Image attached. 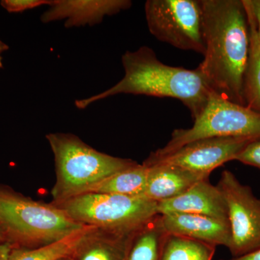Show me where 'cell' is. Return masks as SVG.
Masks as SVG:
<instances>
[{
	"mask_svg": "<svg viewBox=\"0 0 260 260\" xmlns=\"http://www.w3.org/2000/svg\"><path fill=\"white\" fill-rule=\"evenodd\" d=\"M205 44L197 70L214 93L246 107L244 76L250 37L242 0H200Z\"/></svg>",
	"mask_w": 260,
	"mask_h": 260,
	"instance_id": "1",
	"label": "cell"
},
{
	"mask_svg": "<svg viewBox=\"0 0 260 260\" xmlns=\"http://www.w3.org/2000/svg\"><path fill=\"white\" fill-rule=\"evenodd\" d=\"M3 51L0 49V69L3 68V56H2V54H3Z\"/></svg>",
	"mask_w": 260,
	"mask_h": 260,
	"instance_id": "26",
	"label": "cell"
},
{
	"mask_svg": "<svg viewBox=\"0 0 260 260\" xmlns=\"http://www.w3.org/2000/svg\"><path fill=\"white\" fill-rule=\"evenodd\" d=\"M217 186L226 204L232 232L229 249L233 256L238 257L259 249L260 199L229 170L222 172Z\"/></svg>",
	"mask_w": 260,
	"mask_h": 260,
	"instance_id": "8",
	"label": "cell"
},
{
	"mask_svg": "<svg viewBox=\"0 0 260 260\" xmlns=\"http://www.w3.org/2000/svg\"><path fill=\"white\" fill-rule=\"evenodd\" d=\"M13 246L9 244L0 233V260H7L10 252L13 250Z\"/></svg>",
	"mask_w": 260,
	"mask_h": 260,
	"instance_id": "23",
	"label": "cell"
},
{
	"mask_svg": "<svg viewBox=\"0 0 260 260\" xmlns=\"http://www.w3.org/2000/svg\"><path fill=\"white\" fill-rule=\"evenodd\" d=\"M52 203L78 223L121 234H133L159 215L158 203L145 197L85 193Z\"/></svg>",
	"mask_w": 260,
	"mask_h": 260,
	"instance_id": "5",
	"label": "cell"
},
{
	"mask_svg": "<svg viewBox=\"0 0 260 260\" xmlns=\"http://www.w3.org/2000/svg\"><path fill=\"white\" fill-rule=\"evenodd\" d=\"M51 3V0H2L0 5L8 13H16L44 5L49 6Z\"/></svg>",
	"mask_w": 260,
	"mask_h": 260,
	"instance_id": "20",
	"label": "cell"
},
{
	"mask_svg": "<svg viewBox=\"0 0 260 260\" xmlns=\"http://www.w3.org/2000/svg\"><path fill=\"white\" fill-rule=\"evenodd\" d=\"M159 215L191 213L229 220L227 207L218 186L208 179L198 181L177 198L158 203Z\"/></svg>",
	"mask_w": 260,
	"mask_h": 260,
	"instance_id": "12",
	"label": "cell"
},
{
	"mask_svg": "<svg viewBox=\"0 0 260 260\" xmlns=\"http://www.w3.org/2000/svg\"><path fill=\"white\" fill-rule=\"evenodd\" d=\"M57 260H73V259H72V258L70 257V256H64V257L60 258V259H59Z\"/></svg>",
	"mask_w": 260,
	"mask_h": 260,
	"instance_id": "27",
	"label": "cell"
},
{
	"mask_svg": "<svg viewBox=\"0 0 260 260\" xmlns=\"http://www.w3.org/2000/svg\"><path fill=\"white\" fill-rule=\"evenodd\" d=\"M145 13L149 31L158 40L204 55L200 0H148Z\"/></svg>",
	"mask_w": 260,
	"mask_h": 260,
	"instance_id": "7",
	"label": "cell"
},
{
	"mask_svg": "<svg viewBox=\"0 0 260 260\" xmlns=\"http://www.w3.org/2000/svg\"><path fill=\"white\" fill-rule=\"evenodd\" d=\"M46 138L55 161L52 203L83 194L106 178L137 164L130 159L116 158L98 151L76 135L50 133Z\"/></svg>",
	"mask_w": 260,
	"mask_h": 260,
	"instance_id": "4",
	"label": "cell"
},
{
	"mask_svg": "<svg viewBox=\"0 0 260 260\" xmlns=\"http://www.w3.org/2000/svg\"><path fill=\"white\" fill-rule=\"evenodd\" d=\"M260 140V113L230 102L211 91L205 109L189 129L174 130L167 144L148 159L161 158L188 143L205 138Z\"/></svg>",
	"mask_w": 260,
	"mask_h": 260,
	"instance_id": "6",
	"label": "cell"
},
{
	"mask_svg": "<svg viewBox=\"0 0 260 260\" xmlns=\"http://www.w3.org/2000/svg\"><path fill=\"white\" fill-rule=\"evenodd\" d=\"M148 166L136 164L106 178L85 193L143 197L148 180Z\"/></svg>",
	"mask_w": 260,
	"mask_h": 260,
	"instance_id": "15",
	"label": "cell"
},
{
	"mask_svg": "<svg viewBox=\"0 0 260 260\" xmlns=\"http://www.w3.org/2000/svg\"><path fill=\"white\" fill-rule=\"evenodd\" d=\"M215 247L195 239L167 234L160 260H212Z\"/></svg>",
	"mask_w": 260,
	"mask_h": 260,
	"instance_id": "19",
	"label": "cell"
},
{
	"mask_svg": "<svg viewBox=\"0 0 260 260\" xmlns=\"http://www.w3.org/2000/svg\"><path fill=\"white\" fill-rule=\"evenodd\" d=\"M85 226L53 203L36 201L0 184V233L13 248L49 245Z\"/></svg>",
	"mask_w": 260,
	"mask_h": 260,
	"instance_id": "3",
	"label": "cell"
},
{
	"mask_svg": "<svg viewBox=\"0 0 260 260\" xmlns=\"http://www.w3.org/2000/svg\"><path fill=\"white\" fill-rule=\"evenodd\" d=\"M93 228L86 225L62 240L42 247L13 248L7 260H57L70 256Z\"/></svg>",
	"mask_w": 260,
	"mask_h": 260,
	"instance_id": "18",
	"label": "cell"
},
{
	"mask_svg": "<svg viewBox=\"0 0 260 260\" xmlns=\"http://www.w3.org/2000/svg\"><path fill=\"white\" fill-rule=\"evenodd\" d=\"M242 1L247 14L250 37L249 59L244 76V100L246 107L260 113V42L252 11L247 0Z\"/></svg>",
	"mask_w": 260,
	"mask_h": 260,
	"instance_id": "17",
	"label": "cell"
},
{
	"mask_svg": "<svg viewBox=\"0 0 260 260\" xmlns=\"http://www.w3.org/2000/svg\"><path fill=\"white\" fill-rule=\"evenodd\" d=\"M146 166L149 169L148 180L143 197L157 203L177 198L198 181L208 179L210 176L169 164Z\"/></svg>",
	"mask_w": 260,
	"mask_h": 260,
	"instance_id": "13",
	"label": "cell"
},
{
	"mask_svg": "<svg viewBox=\"0 0 260 260\" xmlns=\"http://www.w3.org/2000/svg\"><path fill=\"white\" fill-rule=\"evenodd\" d=\"M0 49L4 52V51L9 49V47L5 43L3 42V41L0 40Z\"/></svg>",
	"mask_w": 260,
	"mask_h": 260,
	"instance_id": "25",
	"label": "cell"
},
{
	"mask_svg": "<svg viewBox=\"0 0 260 260\" xmlns=\"http://www.w3.org/2000/svg\"><path fill=\"white\" fill-rule=\"evenodd\" d=\"M135 233L116 234L93 227L70 256L73 260H125Z\"/></svg>",
	"mask_w": 260,
	"mask_h": 260,
	"instance_id": "14",
	"label": "cell"
},
{
	"mask_svg": "<svg viewBox=\"0 0 260 260\" xmlns=\"http://www.w3.org/2000/svg\"><path fill=\"white\" fill-rule=\"evenodd\" d=\"M235 160L260 169V140L249 143L237 155Z\"/></svg>",
	"mask_w": 260,
	"mask_h": 260,
	"instance_id": "21",
	"label": "cell"
},
{
	"mask_svg": "<svg viewBox=\"0 0 260 260\" xmlns=\"http://www.w3.org/2000/svg\"><path fill=\"white\" fill-rule=\"evenodd\" d=\"M243 138H210L188 143L161 158L143 162L146 165L169 164L198 174L210 175L214 169L236 158L251 142Z\"/></svg>",
	"mask_w": 260,
	"mask_h": 260,
	"instance_id": "9",
	"label": "cell"
},
{
	"mask_svg": "<svg viewBox=\"0 0 260 260\" xmlns=\"http://www.w3.org/2000/svg\"><path fill=\"white\" fill-rule=\"evenodd\" d=\"M121 63L124 76L119 83L102 93L75 101V107L85 109L118 94L172 98L183 103L194 120L208 102L212 90L198 70L164 64L151 48L144 46L136 51H126Z\"/></svg>",
	"mask_w": 260,
	"mask_h": 260,
	"instance_id": "2",
	"label": "cell"
},
{
	"mask_svg": "<svg viewBox=\"0 0 260 260\" xmlns=\"http://www.w3.org/2000/svg\"><path fill=\"white\" fill-rule=\"evenodd\" d=\"M160 215L167 234L189 238L215 246L230 247L232 232L229 220L191 213Z\"/></svg>",
	"mask_w": 260,
	"mask_h": 260,
	"instance_id": "11",
	"label": "cell"
},
{
	"mask_svg": "<svg viewBox=\"0 0 260 260\" xmlns=\"http://www.w3.org/2000/svg\"><path fill=\"white\" fill-rule=\"evenodd\" d=\"M167 235L158 215L133 234L125 260H160Z\"/></svg>",
	"mask_w": 260,
	"mask_h": 260,
	"instance_id": "16",
	"label": "cell"
},
{
	"mask_svg": "<svg viewBox=\"0 0 260 260\" xmlns=\"http://www.w3.org/2000/svg\"><path fill=\"white\" fill-rule=\"evenodd\" d=\"M132 5L130 0H51L40 20L44 23L64 20L67 28L93 26Z\"/></svg>",
	"mask_w": 260,
	"mask_h": 260,
	"instance_id": "10",
	"label": "cell"
},
{
	"mask_svg": "<svg viewBox=\"0 0 260 260\" xmlns=\"http://www.w3.org/2000/svg\"><path fill=\"white\" fill-rule=\"evenodd\" d=\"M247 3L254 15L256 32L260 42V0H247Z\"/></svg>",
	"mask_w": 260,
	"mask_h": 260,
	"instance_id": "22",
	"label": "cell"
},
{
	"mask_svg": "<svg viewBox=\"0 0 260 260\" xmlns=\"http://www.w3.org/2000/svg\"><path fill=\"white\" fill-rule=\"evenodd\" d=\"M227 260H260V248L244 255L233 257L232 259Z\"/></svg>",
	"mask_w": 260,
	"mask_h": 260,
	"instance_id": "24",
	"label": "cell"
}]
</instances>
